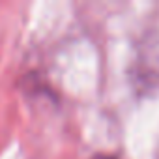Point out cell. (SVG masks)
<instances>
[{"label":"cell","instance_id":"6da1fadb","mask_svg":"<svg viewBox=\"0 0 159 159\" xmlns=\"http://www.w3.org/2000/svg\"><path fill=\"white\" fill-rule=\"evenodd\" d=\"M96 159H112V157H109V155H99V157H96Z\"/></svg>","mask_w":159,"mask_h":159}]
</instances>
